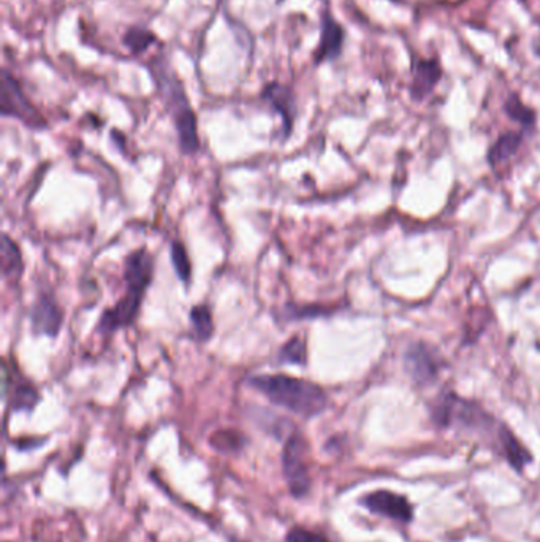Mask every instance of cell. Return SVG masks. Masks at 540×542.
Segmentation results:
<instances>
[{
	"label": "cell",
	"instance_id": "6da1fadb",
	"mask_svg": "<svg viewBox=\"0 0 540 542\" xmlns=\"http://www.w3.org/2000/svg\"><path fill=\"white\" fill-rule=\"evenodd\" d=\"M429 416L437 429H455L478 437L517 472L533 463V454L515 437L512 429L491 416L478 403L447 392L429 406Z\"/></svg>",
	"mask_w": 540,
	"mask_h": 542
},
{
	"label": "cell",
	"instance_id": "7a4b0ae2",
	"mask_svg": "<svg viewBox=\"0 0 540 542\" xmlns=\"http://www.w3.org/2000/svg\"><path fill=\"white\" fill-rule=\"evenodd\" d=\"M251 388L270 402L302 419H314L328 408V395L316 382L287 374H260L249 379Z\"/></svg>",
	"mask_w": 540,
	"mask_h": 542
},
{
	"label": "cell",
	"instance_id": "3957f363",
	"mask_svg": "<svg viewBox=\"0 0 540 542\" xmlns=\"http://www.w3.org/2000/svg\"><path fill=\"white\" fill-rule=\"evenodd\" d=\"M154 275V261L146 249H137L126 259L124 281L126 296L112 308L106 310L98 321V331L102 335H112L116 331L132 325L140 311L143 296L151 286Z\"/></svg>",
	"mask_w": 540,
	"mask_h": 542
},
{
	"label": "cell",
	"instance_id": "277c9868",
	"mask_svg": "<svg viewBox=\"0 0 540 542\" xmlns=\"http://www.w3.org/2000/svg\"><path fill=\"white\" fill-rule=\"evenodd\" d=\"M151 75L154 78L157 91L161 94L165 108L175 124L179 148L184 154H195L200 149L196 116L190 105L189 97L184 91L183 83L175 71L170 67L169 61L163 56L155 57L151 67Z\"/></svg>",
	"mask_w": 540,
	"mask_h": 542
},
{
	"label": "cell",
	"instance_id": "5b68a950",
	"mask_svg": "<svg viewBox=\"0 0 540 542\" xmlns=\"http://www.w3.org/2000/svg\"><path fill=\"white\" fill-rule=\"evenodd\" d=\"M309 444L302 433L295 431L287 437L282 447V474L290 495L300 500L308 496L312 487V478L309 471Z\"/></svg>",
	"mask_w": 540,
	"mask_h": 542
},
{
	"label": "cell",
	"instance_id": "8992f818",
	"mask_svg": "<svg viewBox=\"0 0 540 542\" xmlns=\"http://www.w3.org/2000/svg\"><path fill=\"white\" fill-rule=\"evenodd\" d=\"M2 116L5 118H14L21 121L24 126L34 130H42L46 129V120L43 118L42 113L37 110L34 104L29 100L28 96L22 91L21 85L18 79L4 69L2 71Z\"/></svg>",
	"mask_w": 540,
	"mask_h": 542
},
{
	"label": "cell",
	"instance_id": "52a82bcc",
	"mask_svg": "<svg viewBox=\"0 0 540 542\" xmlns=\"http://www.w3.org/2000/svg\"><path fill=\"white\" fill-rule=\"evenodd\" d=\"M358 503L360 506L365 507L368 513L384 519L400 521V523H411L414 521V506L411 504V501L407 500L404 495L392 490H374L366 493Z\"/></svg>",
	"mask_w": 540,
	"mask_h": 542
},
{
	"label": "cell",
	"instance_id": "ba28073f",
	"mask_svg": "<svg viewBox=\"0 0 540 542\" xmlns=\"http://www.w3.org/2000/svg\"><path fill=\"white\" fill-rule=\"evenodd\" d=\"M442 360L431 346L419 341L409 346L404 353V370L417 386L433 384L441 373Z\"/></svg>",
	"mask_w": 540,
	"mask_h": 542
},
{
	"label": "cell",
	"instance_id": "9c48e42d",
	"mask_svg": "<svg viewBox=\"0 0 540 542\" xmlns=\"http://www.w3.org/2000/svg\"><path fill=\"white\" fill-rule=\"evenodd\" d=\"M32 331L38 337L56 338L62 327L63 314L56 300L48 294L37 296L29 313Z\"/></svg>",
	"mask_w": 540,
	"mask_h": 542
},
{
	"label": "cell",
	"instance_id": "30bf717a",
	"mask_svg": "<svg viewBox=\"0 0 540 542\" xmlns=\"http://www.w3.org/2000/svg\"><path fill=\"white\" fill-rule=\"evenodd\" d=\"M262 99L281 116L282 132L287 138L294 130L295 116H296V99L294 89L281 83H270L262 91Z\"/></svg>",
	"mask_w": 540,
	"mask_h": 542
},
{
	"label": "cell",
	"instance_id": "8fae6325",
	"mask_svg": "<svg viewBox=\"0 0 540 542\" xmlns=\"http://www.w3.org/2000/svg\"><path fill=\"white\" fill-rule=\"evenodd\" d=\"M344 46V29L335 20L330 10H323L320 16V40L317 45L314 63H331L341 56Z\"/></svg>",
	"mask_w": 540,
	"mask_h": 542
},
{
	"label": "cell",
	"instance_id": "7c38bea8",
	"mask_svg": "<svg viewBox=\"0 0 540 542\" xmlns=\"http://www.w3.org/2000/svg\"><path fill=\"white\" fill-rule=\"evenodd\" d=\"M441 63L436 59H415L412 63V83L411 96L412 99L420 100L428 97L435 91L436 86L441 81Z\"/></svg>",
	"mask_w": 540,
	"mask_h": 542
},
{
	"label": "cell",
	"instance_id": "4fadbf2b",
	"mask_svg": "<svg viewBox=\"0 0 540 542\" xmlns=\"http://www.w3.org/2000/svg\"><path fill=\"white\" fill-rule=\"evenodd\" d=\"M521 145H523V134L519 132H505L499 135L498 140L493 143L486 154V161L490 163L491 169H498L499 165L511 161L513 155L519 153Z\"/></svg>",
	"mask_w": 540,
	"mask_h": 542
},
{
	"label": "cell",
	"instance_id": "5bb4252c",
	"mask_svg": "<svg viewBox=\"0 0 540 542\" xmlns=\"http://www.w3.org/2000/svg\"><path fill=\"white\" fill-rule=\"evenodd\" d=\"M12 394H10V408L14 413H22L28 411L32 413L37 404L40 402V394L29 380L18 379L12 382Z\"/></svg>",
	"mask_w": 540,
	"mask_h": 542
},
{
	"label": "cell",
	"instance_id": "9a60e30c",
	"mask_svg": "<svg viewBox=\"0 0 540 542\" xmlns=\"http://www.w3.org/2000/svg\"><path fill=\"white\" fill-rule=\"evenodd\" d=\"M2 271L4 276L18 279L22 275L24 270V261H22V254L20 251L18 245L14 243L7 233L2 235Z\"/></svg>",
	"mask_w": 540,
	"mask_h": 542
},
{
	"label": "cell",
	"instance_id": "2e32d148",
	"mask_svg": "<svg viewBox=\"0 0 540 542\" xmlns=\"http://www.w3.org/2000/svg\"><path fill=\"white\" fill-rule=\"evenodd\" d=\"M190 322H192V333L194 338L200 343H204L212 338L214 335V322L212 314L206 304H196L190 310Z\"/></svg>",
	"mask_w": 540,
	"mask_h": 542
},
{
	"label": "cell",
	"instance_id": "e0dca14e",
	"mask_svg": "<svg viewBox=\"0 0 540 542\" xmlns=\"http://www.w3.org/2000/svg\"><path fill=\"white\" fill-rule=\"evenodd\" d=\"M504 112L511 120L519 122L527 129H531L536 124V113L529 106L525 105L521 100H519L517 94L509 96V99L505 100Z\"/></svg>",
	"mask_w": 540,
	"mask_h": 542
},
{
	"label": "cell",
	"instance_id": "ac0fdd59",
	"mask_svg": "<svg viewBox=\"0 0 540 542\" xmlns=\"http://www.w3.org/2000/svg\"><path fill=\"white\" fill-rule=\"evenodd\" d=\"M306 357H308L306 343L300 335H296L282 346L281 351L278 354V362L279 363H288V365H304Z\"/></svg>",
	"mask_w": 540,
	"mask_h": 542
},
{
	"label": "cell",
	"instance_id": "d6986e66",
	"mask_svg": "<svg viewBox=\"0 0 540 542\" xmlns=\"http://www.w3.org/2000/svg\"><path fill=\"white\" fill-rule=\"evenodd\" d=\"M122 42H124V45H126L130 53L140 54V53L146 51L155 42V36L151 30H147L146 28L134 26V28L127 30Z\"/></svg>",
	"mask_w": 540,
	"mask_h": 542
},
{
	"label": "cell",
	"instance_id": "ffe728a7",
	"mask_svg": "<svg viewBox=\"0 0 540 542\" xmlns=\"http://www.w3.org/2000/svg\"><path fill=\"white\" fill-rule=\"evenodd\" d=\"M170 254H171V263L175 268L176 275L181 279V282L187 284L190 281V276H192V263H190L189 255H187V251H186L183 243L173 241L171 247H170Z\"/></svg>",
	"mask_w": 540,
	"mask_h": 542
},
{
	"label": "cell",
	"instance_id": "44dd1931",
	"mask_svg": "<svg viewBox=\"0 0 540 542\" xmlns=\"http://www.w3.org/2000/svg\"><path fill=\"white\" fill-rule=\"evenodd\" d=\"M243 435H239L233 429H225L214 433L211 438V444L214 446V449L220 452H237L243 447Z\"/></svg>",
	"mask_w": 540,
	"mask_h": 542
},
{
	"label": "cell",
	"instance_id": "7402d4cb",
	"mask_svg": "<svg viewBox=\"0 0 540 542\" xmlns=\"http://www.w3.org/2000/svg\"><path fill=\"white\" fill-rule=\"evenodd\" d=\"M286 542H333L323 533L306 529V527H292L286 535Z\"/></svg>",
	"mask_w": 540,
	"mask_h": 542
},
{
	"label": "cell",
	"instance_id": "603a6c76",
	"mask_svg": "<svg viewBox=\"0 0 540 542\" xmlns=\"http://www.w3.org/2000/svg\"><path fill=\"white\" fill-rule=\"evenodd\" d=\"M286 313H287L288 319H303V317L323 316V314H327V310L322 306H302V308L287 306Z\"/></svg>",
	"mask_w": 540,
	"mask_h": 542
},
{
	"label": "cell",
	"instance_id": "cb8c5ba5",
	"mask_svg": "<svg viewBox=\"0 0 540 542\" xmlns=\"http://www.w3.org/2000/svg\"><path fill=\"white\" fill-rule=\"evenodd\" d=\"M536 53H537V54L540 56V43L537 45V46H536Z\"/></svg>",
	"mask_w": 540,
	"mask_h": 542
}]
</instances>
